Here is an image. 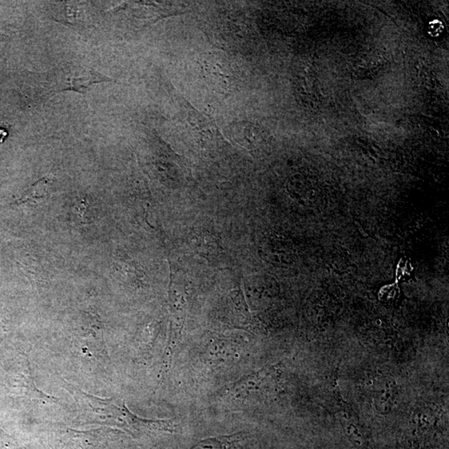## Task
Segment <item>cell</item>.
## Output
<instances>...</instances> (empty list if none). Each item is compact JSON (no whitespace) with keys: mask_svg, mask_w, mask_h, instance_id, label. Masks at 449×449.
Listing matches in <instances>:
<instances>
[{"mask_svg":"<svg viewBox=\"0 0 449 449\" xmlns=\"http://www.w3.org/2000/svg\"><path fill=\"white\" fill-rule=\"evenodd\" d=\"M202 69L208 83L221 92H232L237 83L232 65L220 54H210L202 59Z\"/></svg>","mask_w":449,"mask_h":449,"instance_id":"obj_1","label":"cell"},{"mask_svg":"<svg viewBox=\"0 0 449 449\" xmlns=\"http://www.w3.org/2000/svg\"><path fill=\"white\" fill-rule=\"evenodd\" d=\"M111 79L105 76L94 69L77 71V75L67 77L59 85L57 92L63 91H75V92L85 94L87 89L94 83L109 82Z\"/></svg>","mask_w":449,"mask_h":449,"instance_id":"obj_2","label":"cell"},{"mask_svg":"<svg viewBox=\"0 0 449 449\" xmlns=\"http://www.w3.org/2000/svg\"><path fill=\"white\" fill-rule=\"evenodd\" d=\"M188 121L190 128L193 131H197V133L206 140L212 141L216 138V135L214 133V131L216 129H214L212 125L206 122V119L200 113L190 112L188 117Z\"/></svg>","mask_w":449,"mask_h":449,"instance_id":"obj_3","label":"cell"},{"mask_svg":"<svg viewBox=\"0 0 449 449\" xmlns=\"http://www.w3.org/2000/svg\"><path fill=\"white\" fill-rule=\"evenodd\" d=\"M7 136H8V133L6 131L0 129V144H1V143L6 140Z\"/></svg>","mask_w":449,"mask_h":449,"instance_id":"obj_4","label":"cell"}]
</instances>
